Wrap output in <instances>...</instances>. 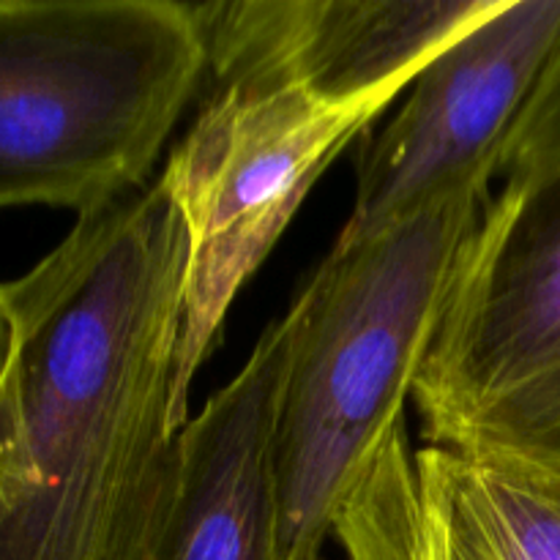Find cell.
I'll list each match as a JSON object with an SVG mask.
<instances>
[{"label": "cell", "mask_w": 560, "mask_h": 560, "mask_svg": "<svg viewBox=\"0 0 560 560\" xmlns=\"http://www.w3.org/2000/svg\"><path fill=\"white\" fill-rule=\"evenodd\" d=\"M186 230L162 180L77 217L3 290L0 560H140L178 454Z\"/></svg>", "instance_id": "obj_1"}, {"label": "cell", "mask_w": 560, "mask_h": 560, "mask_svg": "<svg viewBox=\"0 0 560 560\" xmlns=\"http://www.w3.org/2000/svg\"><path fill=\"white\" fill-rule=\"evenodd\" d=\"M490 200V191H459L366 238H337L288 310L277 421L288 560L323 558L342 495L405 424V399L413 397Z\"/></svg>", "instance_id": "obj_2"}, {"label": "cell", "mask_w": 560, "mask_h": 560, "mask_svg": "<svg viewBox=\"0 0 560 560\" xmlns=\"http://www.w3.org/2000/svg\"><path fill=\"white\" fill-rule=\"evenodd\" d=\"M206 77L191 3L0 0V208L140 191Z\"/></svg>", "instance_id": "obj_3"}, {"label": "cell", "mask_w": 560, "mask_h": 560, "mask_svg": "<svg viewBox=\"0 0 560 560\" xmlns=\"http://www.w3.org/2000/svg\"><path fill=\"white\" fill-rule=\"evenodd\" d=\"M413 399L430 448L560 474V175L490 200Z\"/></svg>", "instance_id": "obj_4"}, {"label": "cell", "mask_w": 560, "mask_h": 560, "mask_svg": "<svg viewBox=\"0 0 560 560\" xmlns=\"http://www.w3.org/2000/svg\"><path fill=\"white\" fill-rule=\"evenodd\" d=\"M386 109L339 107L288 88H211L175 142L162 186L186 230L184 323L175 350L173 413L189 397L224 320L310 197L312 186Z\"/></svg>", "instance_id": "obj_5"}, {"label": "cell", "mask_w": 560, "mask_h": 560, "mask_svg": "<svg viewBox=\"0 0 560 560\" xmlns=\"http://www.w3.org/2000/svg\"><path fill=\"white\" fill-rule=\"evenodd\" d=\"M558 47L560 0H506L448 44L383 131L361 142L355 202L339 238H366L441 197L490 191Z\"/></svg>", "instance_id": "obj_6"}, {"label": "cell", "mask_w": 560, "mask_h": 560, "mask_svg": "<svg viewBox=\"0 0 560 560\" xmlns=\"http://www.w3.org/2000/svg\"><path fill=\"white\" fill-rule=\"evenodd\" d=\"M506 0H211L195 5L213 88H288L392 107Z\"/></svg>", "instance_id": "obj_7"}, {"label": "cell", "mask_w": 560, "mask_h": 560, "mask_svg": "<svg viewBox=\"0 0 560 560\" xmlns=\"http://www.w3.org/2000/svg\"><path fill=\"white\" fill-rule=\"evenodd\" d=\"M288 315L178 435L173 481L140 560H288L277 490V421Z\"/></svg>", "instance_id": "obj_8"}, {"label": "cell", "mask_w": 560, "mask_h": 560, "mask_svg": "<svg viewBox=\"0 0 560 560\" xmlns=\"http://www.w3.org/2000/svg\"><path fill=\"white\" fill-rule=\"evenodd\" d=\"M441 560H560V474L424 446L416 452Z\"/></svg>", "instance_id": "obj_9"}, {"label": "cell", "mask_w": 560, "mask_h": 560, "mask_svg": "<svg viewBox=\"0 0 560 560\" xmlns=\"http://www.w3.org/2000/svg\"><path fill=\"white\" fill-rule=\"evenodd\" d=\"M331 536L348 560H441L408 427L399 424L355 476Z\"/></svg>", "instance_id": "obj_10"}, {"label": "cell", "mask_w": 560, "mask_h": 560, "mask_svg": "<svg viewBox=\"0 0 560 560\" xmlns=\"http://www.w3.org/2000/svg\"><path fill=\"white\" fill-rule=\"evenodd\" d=\"M501 175L506 184H536L560 175V47L520 113L503 151Z\"/></svg>", "instance_id": "obj_11"}, {"label": "cell", "mask_w": 560, "mask_h": 560, "mask_svg": "<svg viewBox=\"0 0 560 560\" xmlns=\"http://www.w3.org/2000/svg\"><path fill=\"white\" fill-rule=\"evenodd\" d=\"M16 353V317L11 310V301L0 284V402H3L5 386H9L11 366Z\"/></svg>", "instance_id": "obj_12"}, {"label": "cell", "mask_w": 560, "mask_h": 560, "mask_svg": "<svg viewBox=\"0 0 560 560\" xmlns=\"http://www.w3.org/2000/svg\"><path fill=\"white\" fill-rule=\"evenodd\" d=\"M317 560H323V558H317Z\"/></svg>", "instance_id": "obj_13"}]
</instances>
